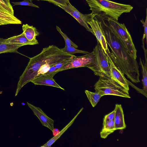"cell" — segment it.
<instances>
[{
    "instance_id": "cell-1",
    "label": "cell",
    "mask_w": 147,
    "mask_h": 147,
    "mask_svg": "<svg viewBox=\"0 0 147 147\" xmlns=\"http://www.w3.org/2000/svg\"><path fill=\"white\" fill-rule=\"evenodd\" d=\"M76 56L62 51L54 45L44 48L41 52L30 58L18 82L15 96L28 83L45 74L52 66L62 60Z\"/></svg>"
},
{
    "instance_id": "cell-2",
    "label": "cell",
    "mask_w": 147,
    "mask_h": 147,
    "mask_svg": "<svg viewBox=\"0 0 147 147\" xmlns=\"http://www.w3.org/2000/svg\"><path fill=\"white\" fill-rule=\"evenodd\" d=\"M101 25L107 43L111 50L112 59L116 65L132 82H140L139 66L136 59L130 54L123 42L105 22H101Z\"/></svg>"
},
{
    "instance_id": "cell-3",
    "label": "cell",
    "mask_w": 147,
    "mask_h": 147,
    "mask_svg": "<svg viewBox=\"0 0 147 147\" xmlns=\"http://www.w3.org/2000/svg\"><path fill=\"white\" fill-rule=\"evenodd\" d=\"M92 13L106 20L110 18L118 20L123 13L130 12L133 7L109 0H86Z\"/></svg>"
},
{
    "instance_id": "cell-4",
    "label": "cell",
    "mask_w": 147,
    "mask_h": 147,
    "mask_svg": "<svg viewBox=\"0 0 147 147\" xmlns=\"http://www.w3.org/2000/svg\"><path fill=\"white\" fill-rule=\"evenodd\" d=\"M94 87L95 92L102 96L110 95L130 98L129 91L110 78L100 77Z\"/></svg>"
},
{
    "instance_id": "cell-5",
    "label": "cell",
    "mask_w": 147,
    "mask_h": 147,
    "mask_svg": "<svg viewBox=\"0 0 147 147\" xmlns=\"http://www.w3.org/2000/svg\"><path fill=\"white\" fill-rule=\"evenodd\" d=\"M105 24L123 42L130 54L135 59L137 58V51L131 35L124 24L119 23L118 20L108 18Z\"/></svg>"
},
{
    "instance_id": "cell-6",
    "label": "cell",
    "mask_w": 147,
    "mask_h": 147,
    "mask_svg": "<svg viewBox=\"0 0 147 147\" xmlns=\"http://www.w3.org/2000/svg\"><path fill=\"white\" fill-rule=\"evenodd\" d=\"M93 51L95 56V64L88 68L93 72L95 75L111 78L110 66L107 57L99 44L97 43Z\"/></svg>"
},
{
    "instance_id": "cell-7",
    "label": "cell",
    "mask_w": 147,
    "mask_h": 147,
    "mask_svg": "<svg viewBox=\"0 0 147 147\" xmlns=\"http://www.w3.org/2000/svg\"><path fill=\"white\" fill-rule=\"evenodd\" d=\"M95 64V56L94 52L89 53L81 56H76L69 63L58 70V72L69 69L81 67L88 68Z\"/></svg>"
},
{
    "instance_id": "cell-8",
    "label": "cell",
    "mask_w": 147,
    "mask_h": 147,
    "mask_svg": "<svg viewBox=\"0 0 147 147\" xmlns=\"http://www.w3.org/2000/svg\"><path fill=\"white\" fill-rule=\"evenodd\" d=\"M58 6L71 15L87 31L93 34V32L91 28L89 26L87 22L93 19L96 16L95 15L92 13L87 14L82 13L70 3L66 6L59 5Z\"/></svg>"
},
{
    "instance_id": "cell-9",
    "label": "cell",
    "mask_w": 147,
    "mask_h": 147,
    "mask_svg": "<svg viewBox=\"0 0 147 147\" xmlns=\"http://www.w3.org/2000/svg\"><path fill=\"white\" fill-rule=\"evenodd\" d=\"M106 54L110 66L111 78L129 91V84L127 80L125 78L124 73L115 63L109 50L106 52Z\"/></svg>"
},
{
    "instance_id": "cell-10",
    "label": "cell",
    "mask_w": 147,
    "mask_h": 147,
    "mask_svg": "<svg viewBox=\"0 0 147 147\" xmlns=\"http://www.w3.org/2000/svg\"><path fill=\"white\" fill-rule=\"evenodd\" d=\"M95 17L91 20L88 22L87 23L90 26L98 43L100 44L106 53L109 49L102 31L101 22L95 19Z\"/></svg>"
},
{
    "instance_id": "cell-11",
    "label": "cell",
    "mask_w": 147,
    "mask_h": 147,
    "mask_svg": "<svg viewBox=\"0 0 147 147\" xmlns=\"http://www.w3.org/2000/svg\"><path fill=\"white\" fill-rule=\"evenodd\" d=\"M27 103L34 114L39 119L42 125L52 131L54 128V121L48 117L40 108L36 107L28 102Z\"/></svg>"
},
{
    "instance_id": "cell-12",
    "label": "cell",
    "mask_w": 147,
    "mask_h": 147,
    "mask_svg": "<svg viewBox=\"0 0 147 147\" xmlns=\"http://www.w3.org/2000/svg\"><path fill=\"white\" fill-rule=\"evenodd\" d=\"M57 73L54 72L47 74H44L35 78L31 82L36 85H42L52 86L60 88L65 90L61 87L53 78V77Z\"/></svg>"
},
{
    "instance_id": "cell-13",
    "label": "cell",
    "mask_w": 147,
    "mask_h": 147,
    "mask_svg": "<svg viewBox=\"0 0 147 147\" xmlns=\"http://www.w3.org/2000/svg\"><path fill=\"white\" fill-rule=\"evenodd\" d=\"M114 110L115 115L114 120L115 129H125L126 125L125 122L124 113L121 105L116 104Z\"/></svg>"
},
{
    "instance_id": "cell-14",
    "label": "cell",
    "mask_w": 147,
    "mask_h": 147,
    "mask_svg": "<svg viewBox=\"0 0 147 147\" xmlns=\"http://www.w3.org/2000/svg\"><path fill=\"white\" fill-rule=\"evenodd\" d=\"M3 41L5 43L15 44L21 46L26 45H34L37 44L36 42L29 41L25 36L23 32L21 34L4 39Z\"/></svg>"
},
{
    "instance_id": "cell-15",
    "label": "cell",
    "mask_w": 147,
    "mask_h": 147,
    "mask_svg": "<svg viewBox=\"0 0 147 147\" xmlns=\"http://www.w3.org/2000/svg\"><path fill=\"white\" fill-rule=\"evenodd\" d=\"M22 22L9 12L0 8V25L9 24H21Z\"/></svg>"
},
{
    "instance_id": "cell-16",
    "label": "cell",
    "mask_w": 147,
    "mask_h": 147,
    "mask_svg": "<svg viewBox=\"0 0 147 147\" xmlns=\"http://www.w3.org/2000/svg\"><path fill=\"white\" fill-rule=\"evenodd\" d=\"M22 28L23 32L28 40L34 42L37 44H38V41L36 39V37L40 34L35 27L26 24H23Z\"/></svg>"
},
{
    "instance_id": "cell-17",
    "label": "cell",
    "mask_w": 147,
    "mask_h": 147,
    "mask_svg": "<svg viewBox=\"0 0 147 147\" xmlns=\"http://www.w3.org/2000/svg\"><path fill=\"white\" fill-rule=\"evenodd\" d=\"M83 109V108H82L78 112L77 114L71 120L63 129L61 131H60L57 135L54 136L53 137L49 140L45 144L41 146V147H51L52 145L55 143V142L60 137L61 135L69 128V127L72 125L76 117L82 111Z\"/></svg>"
},
{
    "instance_id": "cell-18",
    "label": "cell",
    "mask_w": 147,
    "mask_h": 147,
    "mask_svg": "<svg viewBox=\"0 0 147 147\" xmlns=\"http://www.w3.org/2000/svg\"><path fill=\"white\" fill-rule=\"evenodd\" d=\"M21 47L15 44L5 43L3 41L2 38H0V54L7 53H18V49Z\"/></svg>"
},
{
    "instance_id": "cell-19",
    "label": "cell",
    "mask_w": 147,
    "mask_h": 147,
    "mask_svg": "<svg viewBox=\"0 0 147 147\" xmlns=\"http://www.w3.org/2000/svg\"><path fill=\"white\" fill-rule=\"evenodd\" d=\"M115 130L114 120L106 122L103 125V127L100 133V137L102 138H106Z\"/></svg>"
},
{
    "instance_id": "cell-20",
    "label": "cell",
    "mask_w": 147,
    "mask_h": 147,
    "mask_svg": "<svg viewBox=\"0 0 147 147\" xmlns=\"http://www.w3.org/2000/svg\"><path fill=\"white\" fill-rule=\"evenodd\" d=\"M147 63L144 62V60H142L141 58H140L139 64L140 65L142 69V81L143 85V90L146 93H147Z\"/></svg>"
},
{
    "instance_id": "cell-21",
    "label": "cell",
    "mask_w": 147,
    "mask_h": 147,
    "mask_svg": "<svg viewBox=\"0 0 147 147\" xmlns=\"http://www.w3.org/2000/svg\"><path fill=\"white\" fill-rule=\"evenodd\" d=\"M87 96L93 107H94L100 100V98L102 96L97 92H91L86 90L85 91Z\"/></svg>"
},
{
    "instance_id": "cell-22",
    "label": "cell",
    "mask_w": 147,
    "mask_h": 147,
    "mask_svg": "<svg viewBox=\"0 0 147 147\" xmlns=\"http://www.w3.org/2000/svg\"><path fill=\"white\" fill-rule=\"evenodd\" d=\"M75 57H71L66 59L63 60L60 62L55 64L51 67L49 70L45 74H50L54 72H57V73L58 72H57V71L58 70L61 68L66 64L70 62Z\"/></svg>"
},
{
    "instance_id": "cell-23",
    "label": "cell",
    "mask_w": 147,
    "mask_h": 147,
    "mask_svg": "<svg viewBox=\"0 0 147 147\" xmlns=\"http://www.w3.org/2000/svg\"><path fill=\"white\" fill-rule=\"evenodd\" d=\"M0 8L14 15V10L9 0H0Z\"/></svg>"
},
{
    "instance_id": "cell-24",
    "label": "cell",
    "mask_w": 147,
    "mask_h": 147,
    "mask_svg": "<svg viewBox=\"0 0 147 147\" xmlns=\"http://www.w3.org/2000/svg\"><path fill=\"white\" fill-rule=\"evenodd\" d=\"M56 29L64 38L65 41V46L67 47H72L76 49L78 47V46L71 41L67 35L62 32L59 27L57 26Z\"/></svg>"
},
{
    "instance_id": "cell-25",
    "label": "cell",
    "mask_w": 147,
    "mask_h": 147,
    "mask_svg": "<svg viewBox=\"0 0 147 147\" xmlns=\"http://www.w3.org/2000/svg\"><path fill=\"white\" fill-rule=\"evenodd\" d=\"M61 49L63 52L72 55L76 53H82L86 54L89 53L88 51L80 50L72 47H67L65 46L64 48Z\"/></svg>"
},
{
    "instance_id": "cell-26",
    "label": "cell",
    "mask_w": 147,
    "mask_h": 147,
    "mask_svg": "<svg viewBox=\"0 0 147 147\" xmlns=\"http://www.w3.org/2000/svg\"><path fill=\"white\" fill-rule=\"evenodd\" d=\"M14 5H22L29 6L37 8H39V7L34 4L32 2V1L29 0H24L23 1L19 2H12Z\"/></svg>"
},
{
    "instance_id": "cell-27",
    "label": "cell",
    "mask_w": 147,
    "mask_h": 147,
    "mask_svg": "<svg viewBox=\"0 0 147 147\" xmlns=\"http://www.w3.org/2000/svg\"><path fill=\"white\" fill-rule=\"evenodd\" d=\"M47 1L58 6H66L70 3L69 0H47Z\"/></svg>"
},
{
    "instance_id": "cell-28",
    "label": "cell",
    "mask_w": 147,
    "mask_h": 147,
    "mask_svg": "<svg viewBox=\"0 0 147 147\" xmlns=\"http://www.w3.org/2000/svg\"><path fill=\"white\" fill-rule=\"evenodd\" d=\"M115 115V110L109 114L105 115L103 119V125L110 121L114 120Z\"/></svg>"
},
{
    "instance_id": "cell-29",
    "label": "cell",
    "mask_w": 147,
    "mask_h": 147,
    "mask_svg": "<svg viewBox=\"0 0 147 147\" xmlns=\"http://www.w3.org/2000/svg\"><path fill=\"white\" fill-rule=\"evenodd\" d=\"M147 9L146 10V20L145 22H144L143 19L141 20V22L143 25V26L144 27V34L142 37V39L144 40L145 38L146 43L147 42Z\"/></svg>"
},
{
    "instance_id": "cell-30",
    "label": "cell",
    "mask_w": 147,
    "mask_h": 147,
    "mask_svg": "<svg viewBox=\"0 0 147 147\" xmlns=\"http://www.w3.org/2000/svg\"><path fill=\"white\" fill-rule=\"evenodd\" d=\"M54 136L57 135L59 131V130L57 128H54L52 131Z\"/></svg>"
},
{
    "instance_id": "cell-31",
    "label": "cell",
    "mask_w": 147,
    "mask_h": 147,
    "mask_svg": "<svg viewBox=\"0 0 147 147\" xmlns=\"http://www.w3.org/2000/svg\"><path fill=\"white\" fill-rule=\"evenodd\" d=\"M30 1H32L33 0H29ZM37 0V1H39V0H42V1H47V0Z\"/></svg>"
}]
</instances>
